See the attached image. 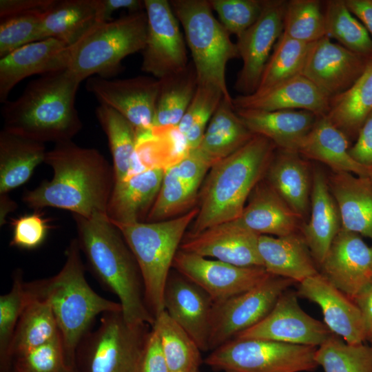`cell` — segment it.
<instances>
[{
  "instance_id": "db71d44e",
  "label": "cell",
  "mask_w": 372,
  "mask_h": 372,
  "mask_svg": "<svg viewBox=\"0 0 372 372\" xmlns=\"http://www.w3.org/2000/svg\"><path fill=\"white\" fill-rule=\"evenodd\" d=\"M349 153L358 163L368 167L372 166V112L360 127L356 142L349 147Z\"/></svg>"
},
{
  "instance_id": "4fadbf2b",
  "label": "cell",
  "mask_w": 372,
  "mask_h": 372,
  "mask_svg": "<svg viewBox=\"0 0 372 372\" xmlns=\"http://www.w3.org/2000/svg\"><path fill=\"white\" fill-rule=\"evenodd\" d=\"M287 2L265 0L258 19L237 37L236 44L242 66L234 87L240 95L254 93L259 85L271 50L283 32Z\"/></svg>"
},
{
  "instance_id": "ab89813d",
  "label": "cell",
  "mask_w": 372,
  "mask_h": 372,
  "mask_svg": "<svg viewBox=\"0 0 372 372\" xmlns=\"http://www.w3.org/2000/svg\"><path fill=\"white\" fill-rule=\"evenodd\" d=\"M311 45L292 39L282 33L267 63L259 85L253 94H263L286 81L302 75Z\"/></svg>"
},
{
  "instance_id": "484cf974",
  "label": "cell",
  "mask_w": 372,
  "mask_h": 372,
  "mask_svg": "<svg viewBox=\"0 0 372 372\" xmlns=\"http://www.w3.org/2000/svg\"><path fill=\"white\" fill-rule=\"evenodd\" d=\"M164 170L150 169L115 182L106 215L114 224L143 222L159 192Z\"/></svg>"
},
{
  "instance_id": "7dc6e473",
  "label": "cell",
  "mask_w": 372,
  "mask_h": 372,
  "mask_svg": "<svg viewBox=\"0 0 372 372\" xmlns=\"http://www.w3.org/2000/svg\"><path fill=\"white\" fill-rule=\"evenodd\" d=\"M43 12L32 10L1 19L0 58L23 45L41 40Z\"/></svg>"
},
{
  "instance_id": "cb8c5ba5",
  "label": "cell",
  "mask_w": 372,
  "mask_h": 372,
  "mask_svg": "<svg viewBox=\"0 0 372 372\" xmlns=\"http://www.w3.org/2000/svg\"><path fill=\"white\" fill-rule=\"evenodd\" d=\"M301 219L268 183L260 181L233 221L259 235L280 237L297 233Z\"/></svg>"
},
{
  "instance_id": "f6af8a7d",
  "label": "cell",
  "mask_w": 372,
  "mask_h": 372,
  "mask_svg": "<svg viewBox=\"0 0 372 372\" xmlns=\"http://www.w3.org/2000/svg\"><path fill=\"white\" fill-rule=\"evenodd\" d=\"M22 271L12 276L10 291L0 296V372L12 371L10 348L20 316L28 302Z\"/></svg>"
},
{
  "instance_id": "52a82bcc",
  "label": "cell",
  "mask_w": 372,
  "mask_h": 372,
  "mask_svg": "<svg viewBox=\"0 0 372 372\" xmlns=\"http://www.w3.org/2000/svg\"><path fill=\"white\" fill-rule=\"evenodd\" d=\"M147 31L145 10L96 22L70 45L68 70L81 82L93 76L108 79L121 70L123 59L143 50Z\"/></svg>"
},
{
  "instance_id": "277c9868",
  "label": "cell",
  "mask_w": 372,
  "mask_h": 372,
  "mask_svg": "<svg viewBox=\"0 0 372 372\" xmlns=\"http://www.w3.org/2000/svg\"><path fill=\"white\" fill-rule=\"evenodd\" d=\"M81 254L77 239H72L65 250V263L56 275L25 282L30 296L50 304L61 334L67 364L76 372V350L93 320L99 314L122 311L119 302L103 298L90 287L85 277Z\"/></svg>"
},
{
  "instance_id": "f35d334b",
  "label": "cell",
  "mask_w": 372,
  "mask_h": 372,
  "mask_svg": "<svg viewBox=\"0 0 372 372\" xmlns=\"http://www.w3.org/2000/svg\"><path fill=\"white\" fill-rule=\"evenodd\" d=\"M95 114L107 138L115 182L122 180L130 172L136 145V131L123 116L108 106L100 104Z\"/></svg>"
},
{
  "instance_id": "7402d4cb",
  "label": "cell",
  "mask_w": 372,
  "mask_h": 372,
  "mask_svg": "<svg viewBox=\"0 0 372 372\" xmlns=\"http://www.w3.org/2000/svg\"><path fill=\"white\" fill-rule=\"evenodd\" d=\"M70 45L46 39L23 45L0 58V102L24 79L68 69Z\"/></svg>"
},
{
  "instance_id": "9a60e30c",
  "label": "cell",
  "mask_w": 372,
  "mask_h": 372,
  "mask_svg": "<svg viewBox=\"0 0 372 372\" xmlns=\"http://www.w3.org/2000/svg\"><path fill=\"white\" fill-rule=\"evenodd\" d=\"M172 267L218 302L256 286L270 274L263 267H240L179 249Z\"/></svg>"
},
{
  "instance_id": "f5cc1de1",
  "label": "cell",
  "mask_w": 372,
  "mask_h": 372,
  "mask_svg": "<svg viewBox=\"0 0 372 372\" xmlns=\"http://www.w3.org/2000/svg\"><path fill=\"white\" fill-rule=\"evenodd\" d=\"M138 372H170L159 337L153 328L147 335Z\"/></svg>"
},
{
  "instance_id": "681fc988",
  "label": "cell",
  "mask_w": 372,
  "mask_h": 372,
  "mask_svg": "<svg viewBox=\"0 0 372 372\" xmlns=\"http://www.w3.org/2000/svg\"><path fill=\"white\" fill-rule=\"evenodd\" d=\"M229 34L238 37L260 17L265 0H209Z\"/></svg>"
},
{
  "instance_id": "5b68a950",
  "label": "cell",
  "mask_w": 372,
  "mask_h": 372,
  "mask_svg": "<svg viewBox=\"0 0 372 372\" xmlns=\"http://www.w3.org/2000/svg\"><path fill=\"white\" fill-rule=\"evenodd\" d=\"M276 148L268 138L254 134L242 147L214 164L200 191L198 212L189 234L237 219L266 174Z\"/></svg>"
},
{
  "instance_id": "60d3db41",
  "label": "cell",
  "mask_w": 372,
  "mask_h": 372,
  "mask_svg": "<svg viewBox=\"0 0 372 372\" xmlns=\"http://www.w3.org/2000/svg\"><path fill=\"white\" fill-rule=\"evenodd\" d=\"M326 37L347 49L372 59V39L364 25L349 11L344 0L327 1Z\"/></svg>"
},
{
  "instance_id": "83f0119b",
  "label": "cell",
  "mask_w": 372,
  "mask_h": 372,
  "mask_svg": "<svg viewBox=\"0 0 372 372\" xmlns=\"http://www.w3.org/2000/svg\"><path fill=\"white\" fill-rule=\"evenodd\" d=\"M341 218V229L372 240V185L369 177L333 172L328 179Z\"/></svg>"
},
{
  "instance_id": "91938a15",
  "label": "cell",
  "mask_w": 372,
  "mask_h": 372,
  "mask_svg": "<svg viewBox=\"0 0 372 372\" xmlns=\"http://www.w3.org/2000/svg\"><path fill=\"white\" fill-rule=\"evenodd\" d=\"M17 208V203L13 200L8 194H0V225L1 227L7 223V218L9 214Z\"/></svg>"
},
{
  "instance_id": "3957f363",
  "label": "cell",
  "mask_w": 372,
  "mask_h": 372,
  "mask_svg": "<svg viewBox=\"0 0 372 372\" xmlns=\"http://www.w3.org/2000/svg\"><path fill=\"white\" fill-rule=\"evenodd\" d=\"M81 81L68 69L31 81L1 107L3 130L42 143L71 141L83 123L75 106Z\"/></svg>"
},
{
  "instance_id": "be15d7a7",
  "label": "cell",
  "mask_w": 372,
  "mask_h": 372,
  "mask_svg": "<svg viewBox=\"0 0 372 372\" xmlns=\"http://www.w3.org/2000/svg\"><path fill=\"white\" fill-rule=\"evenodd\" d=\"M11 372H13V371H11Z\"/></svg>"
},
{
  "instance_id": "6da1fadb",
  "label": "cell",
  "mask_w": 372,
  "mask_h": 372,
  "mask_svg": "<svg viewBox=\"0 0 372 372\" xmlns=\"http://www.w3.org/2000/svg\"><path fill=\"white\" fill-rule=\"evenodd\" d=\"M44 163L52 169V178L26 190L24 204L34 210L65 209L85 218L106 215L114 172L98 149L81 147L72 140L60 142L47 151Z\"/></svg>"
},
{
  "instance_id": "f546056e",
  "label": "cell",
  "mask_w": 372,
  "mask_h": 372,
  "mask_svg": "<svg viewBox=\"0 0 372 372\" xmlns=\"http://www.w3.org/2000/svg\"><path fill=\"white\" fill-rule=\"evenodd\" d=\"M349 139L326 116H318L301 142L298 152L324 163L335 172H349L369 177V167L356 162L349 153Z\"/></svg>"
},
{
  "instance_id": "6f0895ef",
  "label": "cell",
  "mask_w": 372,
  "mask_h": 372,
  "mask_svg": "<svg viewBox=\"0 0 372 372\" xmlns=\"http://www.w3.org/2000/svg\"><path fill=\"white\" fill-rule=\"evenodd\" d=\"M353 301L361 313L366 339L372 342V283L362 290Z\"/></svg>"
},
{
  "instance_id": "8d00e7d4",
  "label": "cell",
  "mask_w": 372,
  "mask_h": 372,
  "mask_svg": "<svg viewBox=\"0 0 372 372\" xmlns=\"http://www.w3.org/2000/svg\"><path fill=\"white\" fill-rule=\"evenodd\" d=\"M27 296L28 302L20 316L10 348L12 363L16 355L40 346L60 333L50 304L45 300L31 297L28 293Z\"/></svg>"
},
{
  "instance_id": "44dd1931",
  "label": "cell",
  "mask_w": 372,
  "mask_h": 372,
  "mask_svg": "<svg viewBox=\"0 0 372 372\" xmlns=\"http://www.w3.org/2000/svg\"><path fill=\"white\" fill-rule=\"evenodd\" d=\"M214 303L208 293L190 280L180 273L169 274L164 293L165 311L204 351L209 350Z\"/></svg>"
},
{
  "instance_id": "d6986e66",
  "label": "cell",
  "mask_w": 372,
  "mask_h": 372,
  "mask_svg": "<svg viewBox=\"0 0 372 372\" xmlns=\"http://www.w3.org/2000/svg\"><path fill=\"white\" fill-rule=\"evenodd\" d=\"M259 234L234 221L189 234L180 249L240 267H263L258 251Z\"/></svg>"
},
{
  "instance_id": "11a10c76",
  "label": "cell",
  "mask_w": 372,
  "mask_h": 372,
  "mask_svg": "<svg viewBox=\"0 0 372 372\" xmlns=\"http://www.w3.org/2000/svg\"><path fill=\"white\" fill-rule=\"evenodd\" d=\"M55 0H0V18L32 10H45Z\"/></svg>"
},
{
  "instance_id": "816d5d0a",
  "label": "cell",
  "mask_w": 372,
  "mask_h": 372,
  "mask_svg": "<svg viewBox=\"0 0 372 372\" xmlns=\"http://www.w3.org/2000/svg\"><path fill=\"white\" fill-rule=\"evenodd\" d=\"M178 178L187 185L198 189L211 165L197 152L190 150L187 156L173 165Z\"/></svg>"
},
{
  "instance_id": "7bdbcfd3",
  "label": "cell",
  "mask_w": 372,
  "mask_h": 372,
  "mask_svg": "<svg viewBox=\"0 0 372 372\" xmlns=\"http://www.w3.org/2000/svg\"><path fill=\"white\" fill-rule=\"evenodd\" d=\"M223 98V92L214 85H198L188 108L176 126L189 151L199 145L210 118Z\"/></svg>"
},
{
  "instance_id": "7a4b0ae2",
  "label": "cell",
  "mask_w": 372,
  "mask_h": 372,
  "mask_svg": "<svg viewBox=\"0 0 372 372\" xmlns=\"http://www.w3.org/2000/svg\"><path fill=\"white\" fill-rule=\"evenodd\" d=\"M73 218L81 253L96 279L118 298L126 322L152 326L138 263L120 230L104 214Z\"/></svg>"
},
{
  "instance_id": "5bb4252c",
  "label": "cell",
  "mask_w": 372,
  "mask_h": 372,
  "mask_svg": "<svg viewBox=\"0 0 372 372\" xmlns=\"http://www.w3.org/2000/svg\"><path fill=\"white\" fill-rule=\"evenodd\" d=\"M86 90L100 104L123 116L136 134L154 127L160 81L149 76L114 79L93 76L87 79Z\"/></svg>"
},
{
  "instance_id": "30bf717a",
  "label": "cell",
  "mask_w": 372,
  "mask_h": 372,
  "mask_svg": "<svg viewBox=\"0 0 372 372\" xmlns=\"http://www.w3.org/2000/svg\"><path fill=\"white\" fill-rule=\"evenodd\" d=\"M317 348L235 338L212 350L205 362L224 372H309L318 366Z\"/></svg>"
},
{
  "instance_id": "1f68e13d",
  "label": "cell",
  "mask_w": 372,
  "mask_h": 372,
  "mask_svg": "<svg viewBox=\"0 0 372 372\" xmlns=\"http://www.w3.org/2000/svg\"><path fill=\"white\" fill-rule=\"evenodd\" d=\"M254 135L236 112L232 101L223 98L195 149L212 166L242 147Z\"/></svg>"
},
{
  "instance_id": "b9f144b4",
  "label": "cell",
  "mask_w": 372,
  "mask_h": 372,
  "mask_svg": "<svg viewBox=\"0 0 372 372\" xmlns=\"http://www.w3.org/2000/svg\"><path fill=\"white\" fill-rule=\"evenodd\" d=\"M316 360L324 372H372V347L333 335L317 348Z\"/></svg>"
},
{
  "instance_id": "7c38bea8",
  "label": "cell",
  "mask_w": 372,
  "mask_h": 372,
  "mask_svg": "<svg viewBox=\"0 0 372 372\" xmlns=\"http://www.w3.org/2000/svg\"><path fill=\"white\" fill-rule=\"evenodd\" d=\"M144 4L147 31L141 70L161 79L187 66V43L169 1L144 0Z\"/></svg>"
},
{
  "instance_id": "f1b7e54d",
  "label": "cell",
  "mask_w": 372,
  "mask_h": 372,
  "mask_svg": "<svg viewBox=\"0 0 372 372\" xmlns=\"http://www.w3.org/2000/svg\"><path fill=\"white\" fill-rule=\"evenodd\" d=\"M258 251L270 275L300 283L320 273L302 236L297 233L280 237L260 235Z\"/></svg>"
},
{
  "instance_id": "ba28073f",
  "label": "cell",
  "mask_w": 372,
  "mask_h": 372,
  "mask_svg": "<svg viewBox=\"0 0 372 372\" xmlns=\"http://www.w3.org/2000/svg\"><path fill=\"white\" fill-rule=\"evenodd\" d=\"M174 14L185 32L198 85L218 87L232 101L225 78L229 61L239 58L236 44L213 14L209 0H171Z\"/></svg>"
},
{
  "instance_id": "9f6ffc18",
  "label": "cell",
  "mask_w": 372,
  "mask_h": 372,
  "mask_svg": "<svg viewBox=\"0 0 372 372\" xmlns=\"http://www.w3.org/2000/svg\"><path fill=\"white\" fill-rule=\"evenodd\" d=\"M121 9L131 12L145 10L144 1L141 0H98L97 22L110 21L113 12Z\"/></svg>"
},
{
  "instance_id": "4dcf8cb0",
  "label": "cell",
  "mask_w": 372,
  "mask_h": 372,
  "mask_svg": "<svg viewBox=\"0 0 372 372\" xmlns=\"http://www.w3.org/2000/svg\"><path fill=\"white\" fill-rule=\"evenodd\" d=\"M268 183L302 219L311 204L312 176L297 152L280 149L267 171Z\"/></svg>"
},
{
  "instance_id": "d590c367",
  "label": "cell",
  "mask_w": 372,
  "mask_h": 372,
  "mask_svg": "<svg viewBox=\"0 0 372 372\" xmlns=\"http://www.w3.org/2000/svg\"><path fill=\"white\" fill-rule=\"evenodd\" d=\"M160 81L154 127H176L188 108L198 85L193 63Z\"/></svg>"
},
{
  "instance_id": "74e56055",
  "label": "cell",
  "mask_w": 372,
  "mask_h": 372,
  "mask_svg": "<svg viewBox=\"0 0 372 372\" xmlns=\"http://www.w3.org/2000/svg\"><path fill=\"white\" fill-rule=\"evenodd\" d=\"M156 331L170 372H200L201 350L194 339L165 311L155 318Z\"/></svg>"
},
{
  "instance_id": "9c48e42d",
  "label": "cell",
  "mask_w": 372,
  "mask_h": 372,
  "mask_svg": "<svg viewBox=\"0 0 372 372\" xmlns=\"http://www.w3.org/2000/svg\"><path fill=\"white\" fill-rule=\"evenodd\" d=\"M148 326L129 324L122 311L103 313L79 344L77 372H138Z\"/></svg>"
},
{
  "instance_id": "94428289",
  "label": "cell",
  "mask_w": 372,
  "mask_h": 372,
  "mask_svg": "<svg viewBox=\"0 0 372 372\" xmlns=\"http://www.w3.org/2000/svg\"><path fill=\"white\" fill-rule=\"evenodd\" d=\"M369 178L371 180V185H372V166L369 167Z\"/></svg>"
},
{
  "instance_id": "603a6c76",
  "label": "cell",
  "mask_w": 372,
  "mask_h": 372,
  "mask_svg": "<svg viewBox=\"0 0 372 372\" xmlns=\"http://www.w3.org/2000/svg\"><path fill=\"white\" fill-rule=\"evenodd\" d=\"M330 100L311 81L299 75L261 94H240L232 99V103L236 109L307 110L320 116L327 115Z\"/></svg>"
},
{
  "instance_id": "ee69618b",
  "label": "cell",
  "mask_w": 372,
  "mask_h": 372,
  "mask_svg": "<svg viewBox=\"0 0 372 372\" xmlns=\"http://www.w3.org/2000/svg\"><path fill=\"white\" fill-rule=\"evenodd\" d=\"M282 33L307 43H313L326 37L325 17L321 2L317 0L287 1Z\"/></svg>"
},
{
  "instance_id": "2e32d148",
  "label": "cell",
  "mask_w": 372,
  "mask_h": 372,
  "mask_svg": "<svg viewBox=\"0 0 372 372\" xmlns=\"http://www.w3.org/2000/svg\"><path fill=\"white\" fill-rule=\"evenodd\" d=\"M298 297L296 292L286 290L261 321L235 338L320 347L334 334L324 323L302 309Z\"/></svg>"
},
{
  "instance_id": "d6a6232c",
  "label": "cell",
  "mask_w": 372,
  "mask_h": 372,
  "mask_svg": "<svg viewBox=\"0 0 372 372\" xmlns=\"http://www.w3.org/2000/svg\"><path fill=\"white\" fill-rule=\"evenodd\" d=\"M44 143L0 132V194H8L25 183L34 169L45 162Z\"/></svg>"
},
{
  "instance_id": "8fae6325",
  "label": "cell",
  "mask_w": 372,
  "mask_h": 372,
  "mask_svg": "<svg viewBox=\"0 0 372 372\" xmlns=\"http://www.w3.org/2000/svg\"><path fill=\"white\" fill-rule=\"evenodd\" d=\"M294 283L290 279L269 275L253 288L214 302L209 350L215 349L261 321L281 294Z\"/></svg>"
},
{
  "instance_id": "680465c9",
  "label": "cell",
  "mask_w": 372,
  "mask_h": 372,
  "mask_svg": "<svg viewBox=\"0 0 372 372\" xmlns=\"http://www.w3.org/2000/svg\"><path fill=\"white\" fill-rule=\"evenodd\" d=\"M349 11L364 25L372 39V0H344Z\"/></svg>"
},
{
  "instance_id": "e575fe53",
  "label": "cell",
  "mask_w": 372,
  "mask_h": 372,
  "mask_svg": "<svg viewBox=\"0 0 372 372\" xmlns=\"http://www.w3.org/2000/svg\"><path fill=\"white\" fill-rule=\"evenodd\" d=\"M371 112L372 59L348 90L331 99L327 116L348 138H354Z\"/></svg>"
},
{
  "instance_id": "f907efd6",
  "label": "cell",
  "mask_w": 372,
  "mask_h": 372,
  "mask_svg": "<svg viewBox=\"0 0 372 372\" xmlns=\"http://www.w3.org/2000/svg\"><path fill=\"white\" fill-rule=\"evenodd\" d=\"M38 211L11 218L12 236L10 246L30 250L37 248L44 242L50 226L48 220Z\"/></svg>"
},
{
  "instance_id": "836d02e7",
  "label": "cell",
  "mask_w": 372,
  "mask_h": 372,
  "mask_svg": "<svg viewBox=\"0 0 372 372\" xmlns=\"http://www.w3.org/2000/svg\"><path fill=\"white\" fill-rule=\"evenodd\" d=\"M98 0H55L43 12L41 40L76 43L97 22Z\"/></svg>"
},
{
  "instance_id": "4316f807",
  "label": "cell",
  "mask_w": 372,
  "mask_h": 372,
  "mask_svg": "<svg viewBox=\"0 0 372 372\" xmlns=\"http://www.w3.org/2000/svg\"><path fill=\"white\" fill-rule=\"evenodd\" d=\"M341 218L328 179L320 169L312 175L311 216L302 228V237L316 263L320 265L341 229Z\"/></svg>"
},
{
  "instance_id": "bcb514c9",
  "label": "cell",
  "mask_w": 372,
  "mask_h": 372,
  "mask_svg": "<svg viewBox=\"0 0 372 372\" xmlns=\"http://www.w3.org/2000/svg\"><path fill=\"white\" fill-rule=\"evenodd\" d=\"M198 190L181 181L173 165L166 168L158 195L146 218L147 222L169 220L186 211L196 200Z\"/></svg>"
},
{
  "instance_id": "c3c4849f",
  "label": "cell",
  "mask_w": 372,
  "mask_h": 372,
  "mask_svg": "<svg viewBox=\"0 0 372 372\" xmlns=\"http://www.w3.org/2000/svg\"><path fill=\"white\" fill-rule=\"evenodd\" d=\"M13 372H76L67 364L61 334L14 356Z\"/></svg>"
},
{
  "instance_id": "6125c7cd",
  "label": "cell",
  "mask_w": 372,
  "mask_h": 372,
  "mask_svg": "<svg viewBox=\"0 0 372 372\" xmlns=\"http://www.w3.org/2000/svg\"><path fill=\"white\" fill-rule=\"evenodd\" d=\"M172 372H185V371H172Z\"/></svg>"
},
{
  "instance_id": "e0dca14e",
  "label": "cell",
  "mask_w": 372,
  "mask_h": 372,
  "mask_svg": "<svg viewBox=\"0 0 372 372\" xmlns=\"http://www.w3.org/2000/svg\"><path fill=\"white\" fill-rule=\"evenodd\" d=\"M370 61L324 37L312 43L302 75L332 99L348 90Z\"/></svg>"
},
{
  "instance_id": "ffe728a7",
  "label": "cell",
  "mask_w": 372,
  "mask_h": 372,
  "mask_svg": "<svg viewBox=\"0 0 372 372\" xmlns=\"http://www.w3.org/2000/svg\"><path fill=\"white\" fill-rule=\"evenodd\" d=\"M296 293L317 304L321 309L324 323L347 343L360 344L366 340L363 319L357 305L322 273L298 283Z\"/></svg>"
},
{
  "instance_id": "ac0fdd59",
  "label": "cell",
  "mask_w": 372,
  "mask_h": 372,
  "mask_svg": "<svg viewBox=\"0 0 372 372\" xmlns=\"http://www.w3.org/2000/svg\"><path fill=\"white\" fill-rule=\"evenodd\" d=\"M320 267V273L353 300L372 283V247L359 234L341 229Z\"/></svg>"
},
{
  "instance_id": "8992f818",
  "label": "cell",
  "mask_w": 372,
  "mask_h": 372,
  "mask_svg": "<svg viewBox=\"0 0 372 372\" xmlns=\"http://www.w3.org/2000/svg\"><path fill=\"white\" fill-rule=\"evenodd\" d=\"M198 208L177 218L152 223L114 224L120 230L138 263L146 304L156 318L164 309V293L169 271Z\"/></svg>"
},
{
  "instance_id": "d4e9b609",
  "label": "cell",
  "mask_w": 372,
  "mask_h": 372,
  "mask_svg": "<svg viewBox=\"0 0 372 372\" xmlns=\"http://www.w3.org/2000/svg\"><path fill=\"white\" fill-rule=\"evenodd\" d=\"M235 110L253 134L268 138L280 149L297 152L301 142L318 118L307 110L265 111L236 108Z\"/></svg>"
}]
</instances>
